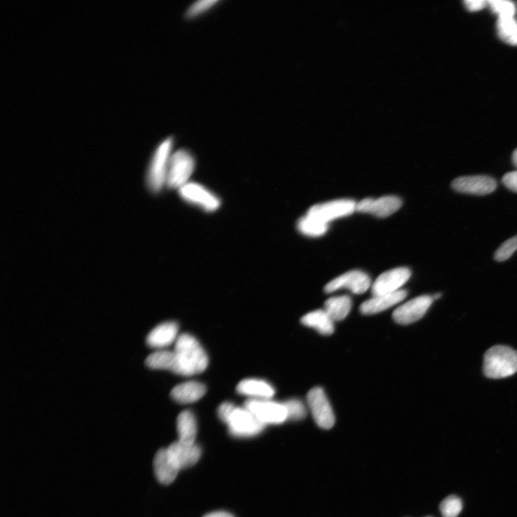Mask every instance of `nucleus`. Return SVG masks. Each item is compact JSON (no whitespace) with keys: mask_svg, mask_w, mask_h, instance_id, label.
<instances>
[{"mask_svg":"<svg viewBox=\"0 0 517 517\" xmlns=\"http://www.w3.org/2000/svg\"><path fill=\"white\" fill-rule=\"evenodd\" d=\"M175 363L172 373L190 377L204 372L209 358L200 343L192 335L183 334L175 343Z\"/></svg>","mask_w":517,"mask_h":517,"instance_id":"f257e3e1","label":"nucleus"},{"mask_svg":"<svg viewBox=\"0 0 517 517\" xmlns=\"http://www.w3.org/2000/svg\"><path fill=\"white\" fill-rule=\"evenodd\" d=\"M484 375L490 379H502L517 373V352L506 346H496L484 357Z\"/></svg>","mask_w":517,"mask_h":517,"instance_id":"f03ea898","label":"nucleus"},{"mask_svg":"<svg viewBox=\"0 0 517 517\" xmlns=\"http://www.w3.org/2000/svg\"><path fill=\"white\" fill-rule=\"evenodd\" d=\"M174 138L165 139L157 147L147 172V182L150 190L159 192L166 186L170 161L174 149Z\"/></svg>","mask_w":517,"mask_h":517,"instance_id":"7ed1b4c3","label":"nucleus"},{"mask_svg":"<svg viewBox=\"0 0 517 517\" xmlns=\"http://www.w3.org/2000/svg\"><path fill=\"white\" fill-rule=\"evenodd\" d=\"M195 167V159L188 151L180 150L172 153L168 167L166 186L179 190L189 183Z\"/></svg>","mask_w":517,"mask_h":517,"instance_id":"20e7f679","label":"nucleus"},{"mask_svg":"<svg viewBox=\"0 0 517 517\" xmlns=\"http://www.w3.org/2000/svg\"><path fill=\"white\" fill-rule=\"evenodd\" d=\"M225 424L230 434L237 437H250L260 434L265 426L247 408L235 407Z\"/></svg>","mask_w":517,"mask_h":517,"instance_id":"39448f33","label":"nucleus"},{"mask_svg":"<svg viewBox=\"0 0 517 517\" xmlns=\"http://www.w3.org/2000/svg\"><path fill=\"white\" fill-rule=\"evenodd\" d=\"M243 407L250 410L265 426L280 425L287 421V413L284 404L271 399H249L245 402Z\"/></svg>","mask_w":517,"mask_h":517,"instance_id":"423d86ee","label":"nucleus"},{"mask_svg":"<svg viewBox=\"0 0 517 517\" xmlns=\"http://www.w3.org/2000/svg\"><path fill=\"white\" fill-rule=\"evenodd\" d=\"M307 403L315 422L320 428L329 430L334 427L336 421L334 413L322 388L315 387L310 390Z\"/></svg>","mask_w":517,"mask_h":517,"instance_id":"0eeeda50","label":"nucleus"},{"mask_svg":"<svg viewBox=\"0 0 517 517\" xmlns=\"http://www.w3.org/2000/svg\"><path fill=\"white\" fill-rule=\"evenodd\" d=\"M179 190L184 201L205 211H216L220 206L218 197L202 184L189 182Z\"/></svg>","mask_w":517,"mask_h":517,"instance_id":"6e6552de","label":"nucleus"},{"mask_svg":"<svg viewBox=\"0 0 517 517\" xmlns=\"http://www.w3.org/2000/svg\"><path fill=\"white\" fill-rule=\"evenodd\" d=\"M357 204L351 200H336L312 207L307 215L328 225L331 220L354 213Z\"/></svg>","mask_w":517,"mask_h":517,"instance_id":"1a4fd4ad","label":"nucleus"},{"mask_svg":"<svg viewBox=\"0 0 517 517\" xmlns=\"http://www.w3.org/2000/svg\"><path fill=\"white\" fill-rule=\"evenodd\" d=\"M434 301L430 295L414 299L393 312L394 321L401 325H408L419 321L431 306Z\"/></svg>","mask_w":517,"mask_h":517,"instance_id":"9d476101","label":"nucleus"},{"mask_svg":"<svg viewBox=\"0 0 517 517\" xmlns=\"http://www.w3.org/2000/svg\"><path fill=\"white\" fill-rule=\"evenodd\" d=\"M408 268L399 267L387 271L378 277L372 287L373 297L396 292L410 278Z\"/></svg>","mask_w":517,"mask_h":517,"instance_id":"9b49d317","label":"nucleus"},{"mask_svg":"<svg viewBox=\"0 0 517 517\" xmlns=\"http://www.w3.org/2000/svg\"><path fill=\"white\" fill-rule=\"evenodd\" d=\"M371 279L359 270L350 271L335 278L324 287L327 293H331L342 288L351 290L354 294H363L370 287Z\"/></svg>","mask_w":517,"mask_h":517,"instance_id":"f8f14e48","label":"nucleus"},{"mask_svg":"<svg viewBox=\"0 0 517 517\" xmlns=\"http://www.w3.org/2000/svg\"><path fill=\"white\" fill-rule=\"evenodd\" d=\"M451 186L458 193L484 195L494 192L497 188V183L490 177L471 176L457 178Z\"/></svg>","mask_w":517,"mask_h":517,"instance_id":"ddd939ff","label":"nucleus"},{"mask_svg":"<svg viewBox=\"0 0 517 517\" xmlns=\"http://www.w3.org/2000/svg\"><path fill=\"white\" fill-rule=\"evenodd\" d=\"M402 204V200L397 196H383L377 200L367 198L357 203V211L385 218L397 212Z\"/></svg>","mask_w":517,"mask_h":517,"instance_id":"4468645a","label":"nucleus"},{"mask_svg":"<svg viewBox=\"0 0 517 517\" xmlns=\"http://www.w3.org/2000/svg\"><path fill=\"white\" fill-rule=\"evenodd\" d=\"M167 452L170 460L179 470L193 466L202 456V450L195 443L188 444L179 440L172 442Z\"/></svg>","mask_w":517,"mask_h":517,"instance_id":"2eb2a0df","label":"nucleus"},{"mask_svg":"<svg viewBox=\"0 0 517 517\" xmlns=\"http://www.w3.org/2000/svg\"><path fill=\"white\" fill-rule=\"evenodd\" d=\"M179 327L174 322H165L154 328L146 338L147 344L155 349H164L176 343Z\"/></svg>","mask_w":517,"mask_h":517,"instance_id":"dca6fc26","label":"nucleus"},{"mask_svg":"<svg viewBox=\"0 0 517 517\" xmlns=\"http://www.w3.org/2000/svg\"><path fill=\"white\" fill-rule=\"evenodd\" d=\"M407 295L406 290H400L396 292L373 297L361 305L360 312L364 315H373L382 312L401 303L406 299Z\"/></svg>","mask_w":517,"mask_h":517,"instance_id":"f3484780","label":"nucleus"},{"mask_svg":"<svg viewBox=\"0 0 517 517\" xmlns=\"http://www.w3.org/2000/svg\"><path fill=\"white\" fill-rule=\"evenodd\" d=\"M237 391L241 396L253 400L271 399L276 394L275 388L265 380L246 379L241 381Z\"/></svg>","mask_w":517,"mask_h":517,"instance_id":"a211bd4d","label":"nucleus"},{"mask_svg":"<svg viewBox=\"0 0 517 517\" xmlns=\"http://www.w3.org/2000/svg\"><path fill=\"white\" fill-rule=\"evenodd\" d=\"M207 393L206 386L199 382L190 381L176 386L172 389V400L181 404H189L201 400Z\"/></svg>","mask_w":517,"mask_h":517,"instance_id":"6ab92c4d","label":"nucleus"},{"mask_svg":"<svg viewBox=\"0 0 517 517\" xmlns=\"http://www.w3.org/2000/svg\"><path fill=\"white\" fill-rule=\"evenodd\" d=\"M153 469L156 479L164 485L174 482L180 471L170 460L166 449H160L157 452L153 460Z\"/></svg>","mask_w":517,"mask_h":517,"instance_id":"aec40b11","label":"nucleus"},{"mask_svg":"<svg viewBox=\"0 0 517 517\" xmlns=\"http://www.w3.org/2000/svg\"><path fill=\"white\" fill-rule=\"evenodd\" d=\"M301 322L304 326L314 329L324 336L331 335L334 332V322L325 310L309 313L303 316Z\"/></svg>","mask_w":517,"mask_h":517,"instance_id":"412c9836","label":"nucleus"},{"mask_svg":"<svg viewBox=\"0 0 517 517\" xmlns=\"http://www.w3.org/2000/svg\"><path fill=\"white\" fill-rule=\"evenodd\" d=\"M179 440L193 444L197 435V423L195 415L190 410L180 413L177 419Z\"/></svg>","mask_w":517,"mask_h":517,"instance_id":"4be33fe9","label":"nucleus"},{"mask_svg":"<svg viewBox=\"0 0 517 517\" xmlns=\"http://www.w3.org/2000/svg\"><path fill=\"white\" fill-rule=\"evenodd\" d=\"M352 306L351 298L347 295H343V297L331 298L327 301L324 310L334 322H339L347 317Z\"/></svg>","mask_w":517,"mask_h":517,"instance_id":"5701e85b","label":"nucleus"},{"mask_svg":"<svg viewBox=\"0 0 517 517\" xmlns=\"http://www.w3.org/2000/svg\"><path fill=\"white\" fill-rule=\"evenodd\" d=\"M497 31L502 40L510 45L517 46V21L514 17H498Z\"/></svg>","mask_w":517,"mask_h":517,"instance_id":"b1692460","label":"nucleus"},{"mask_svg":"<svg viewBox=\"0 0 517 517\" xmlns=\"http://www.w3.org/2000/svg\"><path fill=\"white\" fill-rule=\"evenodd\" d=\"M298 230L308 237H321L327 232L329 225L306 214L299 220Z\"/></svg>","mask_w":517,"mask_h":517,"instance_id":"393cba45","label":"nucleus"},{"mask_svg":"<svg viewBox=\"0 0 517 517\" xmlns=\"http://www.w3.org/2000/svg\"><path fill=\"white\" fill-rule=\"evenodd\" d=\"M175 363L174 351H158L149 357L145 360L147 366L153 369H165L172 371Z\"/></svg>","mask_w":517,"mask_h":517,"instance_id":"a878e982","label":"nucleus"},{"mask_svg":"<svg viewBox=\"0 0 517 517\" xmlns=\"http://www.w3.org/2000/svg\"><path fill=\"white\" fill-rule=\"evenodd\" d=\"M463 509V502L456 495H451L440 504L442 517H458Z\"/></svg>","mask_w":517,"mask_h":517,"instance_id":"bb28decb","label":"nucleus"},{"mask_svg":"<svg viewBox=\"0 0 517 517\" xmlns=\"http://www.w3.org/2000/svg\"><path fill=\"white\" fill-rule=\"evenodd\" d=\"M287 413V421H301L307 415L305 405L299 400L292 399L283 403Z\"/></svg>","mask_w":517,"mask_h":517,"instance_id":"cd10ccee","label":"nucleus"},{"mask_svg":"<svg viewBox=\"0 0 517 517\" xmlns=\"http://www.w3.org/2000/svg\"><path fill=\"white\" fill-rule=\"evenodd\" d=\"M488 3L491 11L497 14L498 17H514L516 6L514 3L504 0H490Z\"/></svg>","mask_w":517,"mask_h":517,"instance_id":"c85d7f7f","label":"nucleus"},{"mask_svg":"<svg viewBox=\"0 0 517 517\" xmlns=\"http://www.w3.org/2000/svg\"><path fill=\"white\" fill-rule=\"evenodd\" d=\"M517 250V235L504 241L495 253V260L504 262L509 260Z\"/></svg>","mask_w":517,"mask_h":517,"instance_id":"c756f323","label":"nucleus"},{"mask_svg":"<svg viewBox=\"0 0 517 517\" xmlns=\"http://www.w3.org/2000/svg\"><path fill=\"white\" fill-rule=\"evenodd\" d=\"M218 2L217 0H201L193 4L187 11L188 17H195L212 8Z\"/></svg>","mask_w":517,"mask_h":517,"instance_id":"7c9ffc66","label":"nucleus"},{"mask_svg":"<svg viewBox=\"0 0 517 517\" xmlns=\"http://www.w3.org/2000/svg\"><path fill=\"white\" fill-rule=\"evenodd\" d=\"M235 407V405L229 402L221 404L218 409L219 419L225 424Z\"/></svg>","mask_w":517,"mask_h":517,"instance_id":"2f4dec72","label":"nucleus"},{"mask_svg":"<svg viewBox=\"0 0 517 517\" xmlns=\"http://www.w3.org/2000/svg\"><path fill=\"white\" fill-rule=\"evenodd\" d=\"M504 185L510 190L517 193V170L509 172L502 179Z\"/></svg>","mask_w":517,"mask_h":517,"instance_id":"473e14b6","label":"nucleus"},{"mask_svg":"<svg viewBox=\"0 0 517 517\" xmlns=\"http://www.w3.org/2000/svg\"><path fill=\"white\" fill-rule=\"evenodd\" d=\"M464 5L467 10L477 12L488 6V3L486 0H466L464 2Z\"/></svg>","mask_w":517,"mask_h":517,"instance_id":"72a5a7b5","label":"nucleus"},{"mask_svg":"<svg viewBox=\"0 0 517 517\" xmlns=\"http://www.w3.org/2000/svg\"><path fill=\"white\" fill-rule=\"evenodd\" d=\"M203 517H234L230 513L226 511H215L206 514Z\"/></svg>","mask_w":517,"mask_h":517,"instance_id":"f704fd0d","label":"nucleus"},{"mask_svg":"<svg viewBox=\"0 0 517 517\" xmlns=\"http://www.w3.org/2000/svg\"><path fill=\"white\" fill-rule=\"evenodd\" d=\"M512 160L514 164L517 167V149L513 153Z\"/></svg>","mask_w":517,"mask_h":517,"instance_id":"c9c22d12","label":"nucleus"},{"mask_svg":"<svg viewBox=\"0 0 517 517\" xmlns=\"http://www.w3.org/2000/svg\"><path fill=\"white\" fill-rule=\"evenodd\" d=\"M426 517H433V516H426Z\"/></svg>","mask_w":517,"mask_h":517,"instance_id":"e433bc0d","label":"nucleus"}]
</instances>
